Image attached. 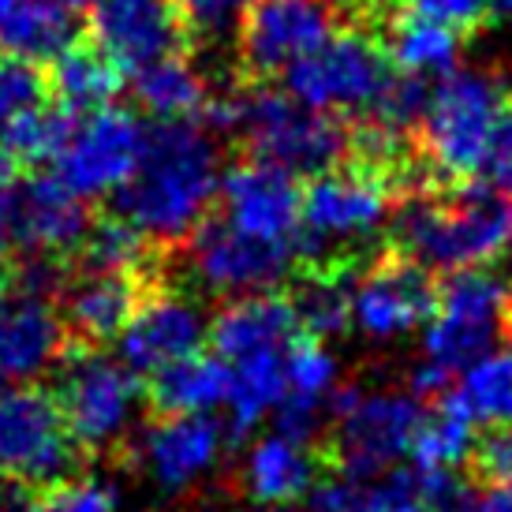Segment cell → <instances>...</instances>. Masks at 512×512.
<instances>
[{
	"label": "cell",
	"instance_id": "6da1fadb",
	"mask_svg": "<svg viewBox=\"0 0 512 512\" xmlns=\"http://www.w3.org/2000/svg\"><path fill=\"white\" fill-rule=\"evenodd\" d=\"M221 187L214 139L191 120H161L146 131L139 165L113 191L116 214L150 243H180L206 221Z\"/></svg>",
	"mask_w": 512,
	"mask_h": 512
},
{
	"label": "cell",
	"instance_id": "7a4b0ae2",
	"mask_svg": "<svg viewBox=\"0 0 512 512\" xmlns=\"http://www.w3.org/2000/svg\"><path fill=\"white\" fill-rule=\"evenodd\" d=\"M393 251L423 270H471L490 266L512 247V202L494 184L415 187L393 214Z\"/></svg>",
	"mask_w": 512,
	"mask_h": 512
},
{
	"label": "cell",
	"instance_id": "3957f363",
	"mask_svg": "<svg viewBox=\"0 0 512 512\" xmlns=\"http://www.w3.org/2000/svg\"><path fill=\"white\" fill-rule=\"evenodd\" d=\"M210 337L228 367V438H243L285 397V363L303 329L288 296L255 292L221 307Z\"/></svg>",
	"mask_w": 512,
	"mask_h": 512
},
{
	"label": "cell",
	"instance_id": "277c9868",
	"mask_svg": "<svg viewBox=\"0 0 512 512\" xmlns=\"http://www.w3.org/2000/svg\"><path fill=\"white\" fill-rule=\"evenodd\" d=\"M509 329L512 285L501 273L486 266L449 273V281L438 288L434 314L423 333V363L412 378L415 397L445 389L453 374H464L471 363L494 352Z\"/></svg>",
	"mask_w": 512,
	"mask_h": 512
},
{
	"label": "cell",
	"instance_id": "5b68a950",
	"mask_svg": "<svg viewBox=\"0 0 512 512\" xmlns=\"http://www.w3.org/2000/svg\"><path fill=\"white\" fill-rule=\"evenodd\" d=\"M400 176L352 157L348 165L318 172L299 206V255L322 266H356L389 221Z\"/></svg>",
	"mask_w": 512,
	"mask_h": 512
},
{
	"label": "cell",
	"instance_id": "8992f818",
	"mask_svg": "<svg viewBox=\"0 0 512 512\" xmlns=\"http://www.w3.org/2000/svg\"><path fill=\"white\" fill-rule=\"evenodd\" d=\"M509 90L486 72L453 68L427 90L419 146L434 184H471L486 169Z\"/></svg>",
	"mask_w": 512,
	"mask_h": 512
},
{
	"label": "cell",
	"instance_id": "52a82bcc",
	"mask_svg": "<svg viewBox=\"0 0 512 512\" xmlns=\"http://www.w3.org/2000/svg\"><path fill=\"white\" fill-rule=\"evenodd\" d=\"M427 408L415 393L400 389H337L329 400L333 460L352 479L389 475L412 456L415 434Z\"/></svg>",
	"mask_w": 512,
	"mask_h": 512
},
{
	"label": "cell",
	"instance_id": "ba28073f",
	"mask_svg": "<svg viewBox=\"0 0 512 512\" xmlns=\"http://www.w3.org/2000/svg\"><path fill=\"white\" fill-rule=\"evenodd\" d=\"M397 79L382 38L370 27L337 30L285 72V94L314 113L367 116Z\"/></svg>",
	"mask_w": 512,
	"mask_h": 512
},
{
	"label": "cell",
	"instance_id": "9c48e42d",
	"mask_svg": "<svg viewBox=\"0 0 512 512\" xmlns=\"http://www.w3.org/2000/svg\"><path fill=\"white\" fill-rule=\"evenodd\" d=\"M251 154L270 161L292 176H318V172L341 165L348 157V131L337 116L314 113L285 90L255 86L240 94V120H236Z\"/></svg>",
	"mask_w": 512,
	"mask_h": 512
},
{
	"label": "cell",
	"instance_id": "30bf717a",
	"mask_svg": "<svg viewBox=\"0 0 512 512\" xmlns=\"http://www.w3.org/2000/svg\"><path fill=\"white\" fill-rule=\"evenodd\" d=\"M146 146L143 120L120 109L105 105L94 113H75L72 128L64 135L60 150L53 154L49 169L60 187H68L79 199H101L113 195L116 187L128 180Z\"/></svg>",
	"mask_w": 512,
	"mask_h": 512
},
{
	"label": "cell",
	"instance_id": "8fae6325",
	"mask_svg": "<svg viewBox=\"0 0 512 512\" xmlns=\"http://www.w3.org/2000/svg\"><path fill=\"white\" fill-rule=\"evenodd\" d=\"M139 382L120 359L83 352L60 370L57 408L79 449L105 453L128 438L139 415Z\"/></svg>",
	"mask_w": 512,
	"mask_h": 512
},
{
	"label": "cell",
	"instance_id": "7c38bea8",
	"mask_svg": "<svg viewBox=\"0 0 512 512\" xmlns=\"http://www.w3.org/2000/svg\"><path fill=\"white\" fill-rule=\"evenodd\" d=\"M79 468V445L72 441L57 397L45 389L19 385L0 393V479L23 486H53L72 479Z\"/></svg>",
	"mask_w": 512,
	"mask_h": 512
},
{
	"label": "cell",
	"instance_id": "4fadbf2b",
	"mask_svg": "<svg viewBox=\"0 0 512 512\" xmlns=\"http://www.w3.org/2000/svg\"><path fill=\"white\" fill-rule=\"evenodd\" d=\"M296 255V247L255 240V236L228 225L225 217H210L187 236V270H191V277L206 292L225 299L270 292L273 285H281L292 273Z\"/></svg>",
	"mask_w": 512,
	"mask_h": 512
},
{
	"label": "cell",
	"instance_id": "5bb4252c",
	"mask_svg": "<svg viewBox=\"0 0 512 512\" xmlns=\"http://www.w3.org/2000/svg\"><path fill=\"white\" fill-rule=\"evenodd\" d=\"M228 427L214 415H165L135 441V468L165 498L195 494L225 460Z\"/></svg>",
	"mask_w": 512,
	"mask_h": 512
},
{
	"label": "cell",
	"instance_id": "9a60e30c",
	"mask_svg": "<svg viewBox=\"0 0 512 512\" xmlns=\"http://www.w3.org/2000/svg\"><path fill=\"white\" fill-rule=\"evenodd\" d=\"M438 288L430 270L415 266L404 255H385L370 262L352 285V326L374 344H393L427 326L434 314Z\"/></svg>",
	"mask_w": 512,
	"mask_h": 512
},
{
	"label": "cell",
	"instance_id": "2e32d148",
	"mask_svg": "<svg viewBox=\"0 0 512 512\" xmlns=\"http://www.w3.org/2000/svg\"><path fill=\"white\" fill-rule=\"evenodd\" d=\"M337 34V8L329 0H255L240 27V57L251 75H285Z\"/></svg>",
	"mask_w": 512,
	"mask_h": 512
},
{
	"label": "cell",
	"instance_id": "e0dca14e",
	"mask_svg": "<svg viewBox=\"0 0 512 512\" xmlns=\"http://www.w3.org/2000/svg\"><path fill=\"white\" fill-rule=\"evenodd\" d=\"M221 206H225V221L240 228L247 236L266 243H288L299 251V206H303V191H299L296 176L277 169L270 161H240L221 176Z\"/></svg>",
	"mask_w": 512,
	"mask_h": 512
},
{
	"label": "cell",
	"instance_id": "ac0fdd59",
	"mask_svg": "<svg viewBox=\"0 0 512 512\" xmlns=\"http://www.w3.org/2000/svg\"><path fill=\"white\" fill-rule=\"evenodd\" d=\"M206 337L210 322L195 299L184 292H154L120 329V363L131 374H157L195 356Z\"/></svg>",
	"mask_w": 512,
	"mask_h": 512
},
{
	"label": "cell",
	"instance_id": "d6986e66",
	"mask_svg": "<svg viewBox=\"0 0 512 512\" xmlns=\"http://www.w3.org/2000/svg\"><path fill=\"white\" fill-rule=\"evenodd\" d=\"M90 30L120 72L180 53L187 34L172 0H90Z\"/></svg>",
	"mask_w": 512,
	"mask_h": 512
},
{
	"label": "cell",
	"instance_id": "ffe728a7",
	"mask_svg": "<svg viewBox=\"0 0 512 512\" xmlns=\"http://www.w3.org/2000/svg\"><path fill=\"white\" fill-rule=\"evenodd\" d=\"M318 483H322V456L311 449V441L273 430L251 441L243 453L240 486L255 505L288 509L296 501L311 498Z\"/></svg>",
	"mask_w": 512,
	"mask_h": 512
},
{
	"label": "cell",
	"instance_id": "44dd1931",
	"mask_svg": "<svg viewBox=\"0 0 512 512\" xmlns=\"http://www.w3.org/2000/svg\"><path fill=\"white\" fill-rule=\"evenodd\" d=\"M64 326L86 344H101L120 337L131 322L135 307L143 303V277L139 273H105L86 270L60 292Z\"/></svg>",
	"mask_w": 512,
	"mask_h": 512
},
{
	"label": "cell",
	"instance_id": "7402d4cb",
	"mask_svg": "<svg viewBox=\"0 0 512 512\" xmlns=\"http://www.w3.org/2000/svg\"><path fill=\"white\" fill-rule=\"evenodd\" d=\"M337 393V359L326 341L299 337L285 363V397L273 408L277 430L288 438L311 441L322 427V415H329V400Z\"/></svg>",
	"mask_w": 512,
	"mask_h": 512
},
{
	"label": "cell",
	"instance_id": "603a6c76",
	"mask_svg": "<svg viewBox=\"0 0 512 512\" xmlns=\"http://www.w3.org/2000/svg\"><path fill=\"white\" fill-rule=\"evenodd\" d=\"M68 326L49 299H30L0 311V378L4 382H34L38 374L64 356Z\"/></svg>",
	"mask_w": 512,
	"mask_h": 512
},
{
	"label": "cell",
	"instance_id": "cb8c5ba5",
	"mask_svg": "<svg viewBox=\"0 0 512 512\" xmlns=\"http://www.w3.org/2000/svg\"><path fill=\"white\" fill-rule=\"evenodd\" d=\"M79 0H0V53L19 60H53L75 45Z\"/></svg>",
	"mask_w": 512,
	"mask_h": 512
},
{
	"label": "cell",
	"instance_id": "d4e9b609",
	"mask_svg": "<svg viewBox=\"0 0 512 512\" xmlns=\"http://www.w3.org/2000/svg\"><path fill=\"white\" fill-rule=\"evenodd\" d=\"M385 27V53L389 64L400 75H415V79H441L456 68L460 60V30L423 19V15L397 8V12L382 15Z\"/></svg>",
	"mask_w": 512,
	"mask_h": 512
},
{
	"label": "cell",
	"instance_id": "484cf974",
	"mask_svg": "<svg viewBox=\"0 0 512 512\" xmlns=\"http://www.w3.org/2000/svg\"><path fill=\"white\" fill-rule=\"evenodd\" d=\"M292 311L303 329V337L329 341L352 326V281L348 266H322L311 262L292 285Z\"/></svg>",
	"mask_w": 512,
	"mask_h": 512
},
{
	"label": "cell",
	"instance_id": "4316f807",
	"mask_svg": "<svg viewBox=\"0 0 512 512\" xmlns=\"http://www.w3.org/2000/svg\"><path fill=\"white\" fill-rule=\"evenodd\" d=\"M150 400L161 415H210L228 404V367L217 356H187L157 370Z\"/></svg>",
	"mask_w": 512,
	"mask_h": 512
},
{
	"label": "cell",
	"instance_id": "83f0119b",
	"mask_svg": "<svg viewBox=\"0 0 512 512\" xmlns=\"http://www.w3.org/2000/svg\"><path fill=\"white\" fill-rule=\"evenodd\" d=\"M135 98L157 120H187L202 113L210 86H206V75L184 53H169V57L135 68Z\"/></svg>",
	"mask_w": 512,
	"mask_h": 512
},
{
	"label": "cell",
	"instance_id": "f1b7e54d",
	"mask_svg": "<svg viewBox=\"0 0 512 512\" xmlns=\"http://www.w3.org/2000/svg\"><path fill=\"white\" fill-rule=\"evenodd\" d=\"M53 94L72 113H94L120 94V68L98 45H68L53 57Z\"/></svg>",
	"mask_w": 512,
	"mask_h": 512
},
{
	"label": "cell",
	"instance_id": "f546056e",
	"mask_svg": "<svg viewBox=\"0 0 512 512\" xmlns=\"http://www.w3.org/2000/svg\"><path fill=\"white\" fill-rule=\"evenodd\" d=\"M449 397L475 419L490 427H512V344L486 352L460 374V385Z\"/></svg>",
	"mask_w": 512,
	"mask_h": 512
},
{
	"label": "cell",
	"instance_id": "4dcf8cb0",
	"mask_svg": "<svg viewBox=\"0 0 512 512\" xmlns=\"http://www.w3.org/2000/svg\"><path fill=\"white\" fill-rule=\"evenodd\" d=\"M475 449V419L453 397L430 408L419 423L412 445V468L419 471H456Z\"/></svg>",
	"mask_w": 512,
	"mask_h": 512
},
{
	"label": "cell",
	"instance_id": "1f68e13d",
	"mask_svg": "<svg viewBox=\"0 0 512 512\" xmlns=\"http://www.w3.org/2000/svg\"><path fill=\"white\" fill-rule=\"evenodd\" d=\"M150 247L135 225H128L124 217L116 221H101L86 232V240L79 243L86 270H105V273H139L143 277L146 262H150Z\"/></svg>",
	"mask_w": 512,
	"mask_h": 512
},
{
	"label": "cell",
	"instance_id": "d6a6232c",
	"mask_svg": "<svg viewBox=\"0 0 512 512\" xmlns=\"http://www.w3.org/2000/svg\"><path fill=\"white\" fill-rule=\"evenodd\" d=\"M72 116L75 113L64 105L60 109L30 105L4 124V150L12 154V161H45L49 165L72 128Z\"/></svg>",
	"mask_w": 512,
	"mask_h": 512
},
{
	"label": "cell",
	"instance_id": "836d02e7",
	"mask_svg": "<svg viewBox=\"0 0 512 512\" xmlns=\"http://www.w3.org/2000/svg\"><path fill=\"white\" fill-rule=\"evenodd\" d=\"M23 512H116V490L101 475H72L30 494Z\"/></svg>",
	"mask_w": 512,
	"mask_h": 512
},
{
	"label": "cell",
	"instance_id": "e575fe53",
	"mask_svg": "<svg viewBox=\"0 0 512 512\" xmlns=\"http://www.w3.org/2000/svg\"><path fill=\"white\" fill-rule=\"evenodd\" d=\"M172 4L187 34L202 38L206 45L228 42L255 8V0H172Z\"/></svg>",
	"mask_w": 512,
	"mask_h": 512
},
{
	"label": "cell",
	"instance_id": "d590c367",
	"mask_svg": "<svg viewBox=\"0 0 512 512\" xmlns=\"http://www.w3.org/2000/svg\"><path fill=\"white\" fill-rule=\"evenodd\" d=\"M42 101V75L30 60L0 53V128L23 109Z\"/></svg>",
	"mask_w": 512,
	"mask_h": 512
},
{
	"label": "cell",
	"instance_id": "8d00e7d4",
	"mask_svg": "<svg viewBox=\"0 0 512 512\" xmlns=\"http://www.w3.org/2000/svg\"><path fill=\"white\" fill-rule=\"evenodd\" d=\"M400 8L464 34V30H475L483 23L486 12H490V0H400Z\"/></svg>",
	"mask_w": 512,
	"mask_h": 512
},
{
	"label": "cell",
	"instance_id": "74e56055",
	"mask_svg": "<svg viewBox=\"0 0 512 512\" xmlns=\"http://www.w3.org/2000/svg\"><path fill=\"white\" fill-rule=\"evenodd\" d=\"M471 460L490 486H512V427H494L475 441Z\"/></svg>",
	"mask_w": 512,
	"mask_h": 512
},
{
	"label": "cell",
	"instance_id": "f35d334b",
	"mask_svg": "<svg viewBox=\"0 0 512 512\" xmlns=\"http://www.w3.org/2000/svg\"><path fill=\"white\" fill-rule=\"evenodd\" d=\"M68 277L64 266L57 262V255H30L23 258V270H19V288L30 299H53L64 292Z\"/></svg>",
	"mask_w": 512,
	"mask_h": 512
},
{
	"label": "cell",
	"instance_id": "ab89813d",
	"mask_svg": "<svg viewBox=\"0 0 512 512\" xmlns=\"http://www.w3.org/2000/svg\"><path fill=\"white\" fill-rule=\"evenodd\" d=\"M486 172L498 187L501 195L512 202V90L501 109L498 131H494V143H490V157H486Z\"/></svg>",
	"mask_w": 512,
	"mask_h": 512
},
{
	"label": "cell",
	"instance_id": "60d3db41",
	"mask_svg": "<svg viewBox=\"0 0 512 512\" xmlns=\"http://www.w3.org/2000/svg\"><path fill=\"white\" fill-rule=\"evenodd\" d=\"M471 512H512V486H490L483 494H475Z\"/></svg>",
	"mask_w": 512,
	"mask_h": 512
},
{
	"label": "cell",
	"instance_id": "b9f144b4",
	"mask_svg": "<svg viewBox=\"0 0 512 512\" xmlns=\"http://www.w3.org/2000/svg\"><path fill=\"white\" fill-rule=\"evenodd\" d=\"M23 505H27V486L0 479V512H23Z\"/></svg>",
	"mask_w": 512,
	"mask_h": 512
},
{
	"label": "cell",
	"instance_id": "7bdbcfd3",
	"mask_svg": "<svg viewBox=\"0 0 512 512\" xmlns=\"http://www.w3.org/2000/svg\"><path fill=\"white\" fill-rule=\"evenodd\" d=\"M8 180H12V154L0 143V184H8Z\"/></svg>",
	"mask_w": 512,
	"mask_h": 512
},
{
	"label": "cell",
	"instance_id": "ee69618b",
	"mask_svg": "<svg viewBox=\"0 0 512 512\" xmlns=\"http://www.w3.org/2000/svg\"><path fill=\"white\" fill-rule=\"evenodd\" d=\"M4 307H8V277L0 273V311H4Z\"/></svg>",
	"mask_w": 512,
	"mask_h": 512
},
{
	"label": "cell",
	"instance_id": "f6af8a7d",
	"mask_svg": "<svg viewBox=\"0 0 512 512\" xmlns=\"http://www.w3.org/2000/svg\"><path fill=\"white\" fill-rule=\"evenodd\" d=\"M236 512H296L292 505L288 509H270V505H255V509H236Z\"/></svg>",
	"mask_w": 512,
	"mask_h": 512
},
{
	"label": "cell",
	"instance_id": "bcb514c9",
	"mask_svg": "<svg viewBox=\"0 0 512 512\" xmlns=\"http://www.w3.org/2000/svg\"><path fill=\"white\" fill-rule=\"evenodd\" d=\"M509 255H512V247H509Z\"/></svg>",
	"mask_w": 512,
	"mask_h": 512
}]
</instances>
